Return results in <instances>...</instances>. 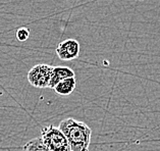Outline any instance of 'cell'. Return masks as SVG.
<instances>
[{
	"label": "cell",
	"instance_id": "cell-8",
	"mask_svg": "<svg viewBox=\"0 0 160 151\" xmlns=\"http://www.w3.org/2000/svg\"><path fill=\"white\" fill-rule=\"evenodd\" d=\"M15 36H17V39L18 41L24 42V41L29 39L30 31H29V29H27V28H19L17 31V33H15Z\"/></svg>",
	"mask_w": 160,
	"mask_h": 151
},
{
	"label": "cell",
	"instance_id": "cell-5",
	"mask_svg": "<svg viewBox=\"0 0 160 151\" xmlns=\"http://www.w3.org/2000/svg\"><path fill=\"white\" fill-rule=\"evenodd\" d=\"M69 78H76V73L71 68L54 67L52 69V75H51V80H50L49 88L53 89L59 82L66 79H69Z\"/></svg>",
	"mask_w": 160,
	"mask_h": 151
},
{
	"label": "cell",
	"instance_id": "cell-2",
	"mask_svg": "<svg viewBox=\"0 0 160 151\" xmlns=\"http://www.w3.org/2000/svg\"><path fill=\"white\" fill-rule=\"evenodd\" d=\"M41 140L50 151H72L65 135L59 128L49 125L41 131Z\"/></svg>",
	"mask_w": 160,
	"mask_h": 151
},
{
	"label": "cell",
	"instance_id": "cell-4",
	"mask_svg": "<svg viewBox=\"0 0 160 151\" xmlns=\"http://www.w3.org/2000/svg\"><path fill=\"white\" fill-rule=\"evenodd\" d=\"M58 58L64 61L73 60L80 55V43L75 39H66L60 42L56 48Z\"/></svg>",
	"mask_w": 160,
	"mask_h": 151
},
{
	"label": "cell",
	"instance_id": "cell-7",
	"mask_svg": "<svg viewBox=\"0 0 160 151\" xmlns=\"http://www.w3.org/2000/svg\"><path fill=\"white\" fill-rule=\"evenodd\" d=\"M22 151H50L41 140V138H34L22 146Z\"/></svg>",
	"mask_w": 160,
	"mask_h": 151
},
{
	"label": "cell",
	"instance_id": "cell-3",
	"mask_svg": "<svg viewBox=\"0 0 160 151\" xmlns=\"http://www.w3.org/2000/svg\"><path fill=\"white\" fill-rule=\"evenodd\" d=\"M53 67L49 64H36L28 73L29 83L35 88H49Z\"/></svg>",
	"mask_w": 160,
	"mask_h": 151
},
{
	"label": "cell",
	"instance_id": "cell-6",
	"mask_svg": "<svg viewBox=\"0 0 160 151\" xmlns=\"http://www.w3.org/2000/svg\"><path fill=\"white\" fill-rule=\"evenodd\" d=\"M77 86V80L76 78H69L59 82L55 87H54V91L56 94L60 96H68L71 95L76 89Z\"/></svg>",
	"mask_w": 160,
	"mask_h": 151
},
{
	"label": "cell",
	"instance_id": "cell-1",
	"mask_svg": "<svg viewBox=\"0 0 160 151\" xmlns=\"http://www.w3.org/2000/svg\"><path fill=\"white\" fill-rule=\"evenodd\" d=\"M58 128L65 135L72 151H89L92 130L87 123L68 118L59 123Z\"/></svg>",
	"mask_w": 160,
	"mask_h": 151
}]
</instances>
